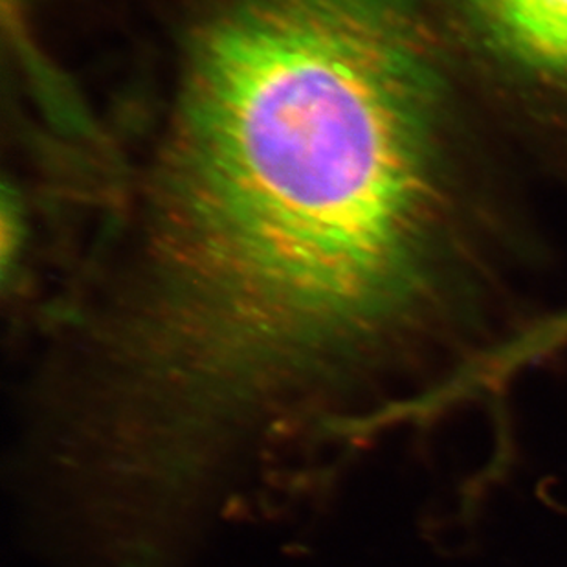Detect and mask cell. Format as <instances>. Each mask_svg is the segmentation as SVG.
<instances>
[{
	"instance_id": "1",
	"label": "cell",
	"mask_w": 567,
	"mask_h": 567,
	"mask_svg": "<svg viewBox=\"0 0 567 567\" xmlns=\"http://www.w3.org/2000/svg\"><path fill=\"white\" fill-rule=\"evenodd\" d=\"M419 0H214L156 161L145 262L204 337H463L477 200Z\"/></svg>"
},
{
	"instance_id": "2",
	"label": "cell",
	"mask_w": 567,
	"mask_h": 567,
	"mask_svg": "<svg viewBox=\"0 0 567 567\" xmlns=\"http://www.w3.org/2000/svg\"><path fill=\"white\" fill-rule=\"evenodd\" d=\"M437 13L465 80L567 138V0H437Z\"/></svg>"
}]
</instances>
